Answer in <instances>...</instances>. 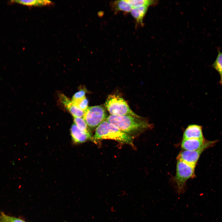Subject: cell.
<instances>
[{
  "label": "cell",
  "instance_id": "obj_1",
  "mask_svg": "<svg viewBox=\"0 0 222 222\" xmlns=\"http://www.w3.org/2000/svg\"><path fill=\"white\" fill-rule=\"evenodd\" d=\"M106 121L133 138L153 126L149 123L148 118L138 115H110L107 117Z\"/></svg>",
  "mask_w": 222,
  "mask_h": 222
},
{
  "label": "cell",
  "instance_id": "obj_2",
  "mask_svg": "<svg viewBox=\"0 0 222 222\" xmlns=\"http://www.w3.org/2000/svg\"><path fill=\"white\" fill-rule=\"evenodd\" d=\"M134 138L120 130L106 120L96 129L93 136V142L103 139H111L124 144L133 146Z\"/></svg>",
  "mask_w": 222,
  "mask_h": 222
},
{
  "label": "cell",
  "instance_id": "obj_3",
  "mask_svg": "<svg viewBox=\"0 0 222 222\" xmlns=\"http://www.w3.org/2000/svg\"><path fill=\"white\" fill-rule=\"evenodd\" d=\"M105 105L111 115H138L131 109L124 99L118 95L112 94L109 95L107 98Z\"/></svg>",
  "mask_w": 222,
  "mask_h": 222
},
{
  "label": "cell",
  "instance_id": "obj_4",
  "mask_svg": "<svg viewBox=\"0 0 222 222\" xmlns=\"http://www.w3.org/2000/svg\"><path fill=\"white\" fill-rule=\"evenodd\" d=\"M107 114L102 105L88 107L85 111L83 118L92 132L103 121L106 120Z\"/></svg>",
  "mask_w": 222,
  "mask_h": 222
},
{
  "label": "cell",
  "instance_id": "obj_5",
  "mask_svg": "<svg viewBox=\"0 0 222 222\" xmlns=\"http://www.w3.org/2000/svg\"><path fill=\"white\" fill-rule=\"evenodd\" d=\"M195 167L177 160L175 180L179 193L183 191L187 181L195 177Z\"/></svg>",
  "mask_w": 222,
  "mask_h": 222
},
{
  "label": "cell",
  "instance_id": "obj_6",
  "mask_svg": "<svg viewBox=\"0 0 222 222\" xmlns=\"http://www.w3.org/2000/svg\"><path fill=\"white\" fill-rule=\"evenodd\" d=\"M215 141H210L205 139H183L181 143L182 148L184 150L193 151L200 149L206 150L212 146Z\"/></svg>",
  "mask_w": 222,
  "mask_h": 222
},
{
  "label": "cell",
  "instance_id": "obj_7",
  "mask_svg": "<svg viewBox=\"0 0 222 222\" xmlns=\"http://www.w3.org/2000/svg\"><path fill=\"white\" fill-rule=\"evenodd\" d=\"M204 150L200 149L193 151H182L178 155L177 158L178 160L195 167L200 155Z\"/></svg>",
  "mask_w": 222,
  "mask_h": 222
},
{
  "label": "cell",
  "instance_id": "obj_8",
  "mask_svg": "<svg viewBox=\"0 0 222 222\" xmlns=\"http://www.w3.org/2000/svg\"><path fill=\"white\" fill-rule=\"evenodd\" d=\"M59 97L60 102L74 117H83L85 111L76 106L72 100L63 93L59 94Z\"/></svg>",
  "mask_w": 222,
  "mask_h": 222
},
{
  "label": "cell",
  "instance_id": "obj_9",
  "mask_svg": "<svg viewBox=\"0 0 222 222\" xmlns=\"http://www.w3.org/2000/svg\"><path fill=\"white\" fill-rule=\"evenodd\" d=\"M202 127L197 125H189L185 130L183 139H204L202 133Z\"/></svg>",
  "mask_w": 222,
  "mask_h": 222
},
{
  "label": "cell",
  "instance_id": "obj_10",
  "mask_svg": "<svg viewBox=\"0 0 222 222\" xmlns=\"http://www.w3.org/2000/svg\"><path fill=\"white\" fill-rule=\"evenodd\" d=\"M70 132L72 139L75 143H82L90 140L88 135L80 130L74 123L72 125Z\"/></svg>",
  "mask_w": 222,
  "mask_h": 222
},
{
  "label": "cell",
  "instance_id": "obj_11",
  "mask_svg": "<svg viewBox=\"0 0 222 222\" xmlns=\"http://www.w3.org/2000/svg\"><path fill=\"white\" fill-rule=\"evenodd\" d=\"M148 6H143L133 8L130 12L137 22L143 25V18L146 13Z\"/></svg>",
  "mask_w": 222,
  "mask_h": 222
},
{
  "label": "cell",
  "instance_id": "obj_12",
  "mask_svg": "<svg viewBox=\"0 0 222 222\" xmlns=\"http://www.w3.org/2000/svg\"><path fill=\"white\" fill-rule=\"evenodd\" d=\"M112 7L115 11L130 12L132 8L126 0L115 1L111 3Z\"/></svg>",
  "mask_w": 222,
  "mask_h": 222
},
{
  "label": "cell",
  "instance_id": "obj_13",
  "mask_svg": "<svg viewBox=\"0 0 222 222\" xmlns=\"http://www.w3.org/2000/svg\"><path fill=\"white\" fill-rule=\"evenodd\" d=\"M74 124L81 131L89 136L90 140L93 142V136L92 131L88 127L85 121L82 117H74Z\"/></svg>",
  "mask_w": 222,
  "mask_h": 222
},
{
  "label": "cell",
  "instance_id": "obj_14",
  "mask_svg": "<svg viewBox=\"0 0 222 222\" xmlns=\"http://www.w3.org/2000/svg\"><path fill=\"white\" fill-rule=\"evenodd\" d=\"M218 55L212 66L219 73L220 76L219 83L222 86V52L218 50Z\"/></svg>",
  "mask_w": 222,
  "mask_h": 222
},
{
  "label": "cell",
  "instance_id": "obj_15",
  "mask_svg": "<svg viewBox=\"0 0 222 222\" xmlns=\"http://www.w3.org/2000/svg\"><path fill=\"white\" fill-rule=\"evenodd\" d=\"M12 2L19 3L28 6H40L50 5L52 2L48 0H14Z\"/></svg>",
  "mask_w": 222,
  "mask_h": 222
},
{
  "label": "cell",
  "instance_id": "obj_16",
  "mask_svg": "<svg viewBox=\"0 0 222 222\" xmlns=\"http://www.w3.org/2000/svg\"><path fill=\"white\" fill-rule=\"evenodd\" d=\"M132 8L143 6H149L156 3L155 1L150 0H126Z\"/></svg>",
  "mask_w": 222,
  "mask_h": 222
},
{
  "label": "cell",
  "instance_id": "obj_17",
  "mask_svg": "<svg viewBox=\"0 0 222 222\" xmlns=\"http://www.w3.org/2000/svg\"><path fill=\"white\" fill-rule=\"evenodd\" d=\"M72 102L76 106L84 111H85L88 107V101L86 97L82 99Z\"/></svg>",
  "mask_w": 222,
  "mask_h": 222
},
{
  "label": "cell",
  "instance_id": "obj_18",
  "mask_svg": "<svg viewBox=\"0 0 222 222\" xmlns=\"http://www.w3.org/2000/svg\"><path fill=\"white\" fill-rule=\"evenodd\" d=\"M86 90L85 89H80L78 91L76 92L73 96L72 101H75L86 97L85 95Z\"/></svg>",
  "mask_w": 222,
  "mask_h": 222
},
{
  "label": "cell",
  "instance_id": "obj_19",
  "mask_svg": "<svg viewBox=\"0 0 222 222\" xmlns=\"http://www.w3.org/2000/svg\"><path fill=\"white\" fill-rule=\"evenodd\" d=\"M0 218L6 222H25L20 219L9 216L3 213L1 214Z\"/></svg>",
  "mask_w": 222,
  "mask_h": 222
},
{
  "label": "cell",
  "instance_id": "obj_20",
  "mask_svg": "<svg viewBox=\"0 0 222 222\" xmlns=\"http://www.w3.org/2000/svg\"><path fill=\"white\" fill-rule=\"evenodd\" d=\"M0 222H6L0 218Z\"/></svg>",
  "mask_w": 222,
  "mask_h": 222
}]
</instances>
